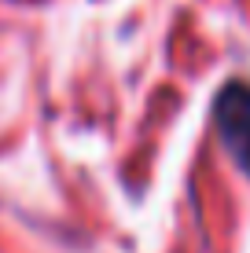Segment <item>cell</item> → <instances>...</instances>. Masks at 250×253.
<instances>
[{
	"label": "cell",
	"instance_id": "1",
	"mask_svg": "<svg viewBox=\"0 0 250 253\" xmlns=\"http://www.w3.org/2000/svg\"><path fill=\"white\" fill-rule=\"evenodd\" d=\"M213 121H217V136L225 143V151L236 158L239 169L250 172V84L228 81L217 92Z\"/></svg>",
	"mask_w": 250,
	"mask_h": 253
}]
</instances>
